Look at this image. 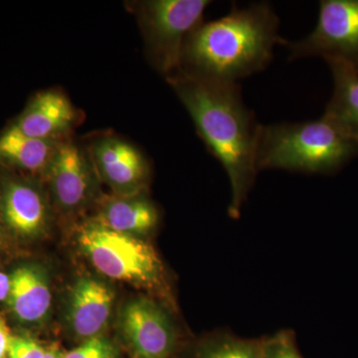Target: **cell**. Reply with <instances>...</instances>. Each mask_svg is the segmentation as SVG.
Masks as SVG:
<instances>
[{
	"label": "cell",
	"instance_id": "obj_14",
	"mask_svg": "<svg viewBox=\"0 0 358 358\" xmlns=\"http://www.w3.org/2000/svg\"><path fill=\"white\" fill-rule=\"evenodd\" d=\"M95 220L115 232L143 238L155 230L159 215L155 204L140 193L107 200Z\"/></svg>",
	"mask_w": 358,
	"mask_h": 358
},
{
	"label": "cell",
	"instance_id": "obj_9",
	"mask_svg": "<svg viewBox=\"0 0 358 358\" xmlns=\"http://www.w3.org/2000/svg\"><path fill=\"white\" fill-rule=\"evenodd\" d=\"M90 157L98 178L103 179L117 196L143 193L150 178V166L138 148L110 136L96 141Z\"/></svg>",
	"mask_w": 358,
	"mask_h": 358
},
{
	"label": "cell",
	"instance_id": "obj_11",
	"mask_svg": "<svg viewBox=\"0 0 358 358\" xmlns=\"http://www.w3.org/2000/svg\"><path fill=\"white\" fill-rule=\"evenodd\" d=\"M115 294L102 280L85 275L71 289L66 320L71 333L88 341L102 336L114 308Z\"/></svg>",
	"mask_w": 358,
	"mask_h": 358
},
{
	"label": "cell",
	"instance_id": "obj_1",
	"mask_svg": "<svg viewBox=\"0 0 358 358\" xmlns=\"http://www.w3.org/2000/svg\"><path fill=\"white\" fill-rule=\"evenodd\" d=\"M194 122L200 138L229 178L230 217L238 218L255 180L256 148L261 124L245 106L241 88L179 71L169 78Z\"/></svg>",
	"mask_w": 358,
	"mask_h": 358
},
{
	"label": "cell",
	"instance_id": "obj_7",
	"mask_svg": "<svg viewBox=\"0 0 358 358\" xmlns=\"http://www.w3.org/2000/svg\"><path fill=\"white\" fill-rule=\"evenodd\" d=\"M119 326L134 358H169L176 348V331L171 315L150 299L127 303Z\"/></svg>",
	"mask_w": 358,
	"mask_h": 358
},
{
	"label": "cell",
	"instance_id": "obj_23",
	"mask_svg": "<svg viewBox=\"0 0 358 358\" xmlns=\"http://www.w3.org/2000/svg\"><path fill=\"white\" fill-rule=\"evenodd\" d=\"M43 358H63V355L59 352L56 346H50V348H46Z\"/></svg>",
	"mask_w": 358,
	"mask_h": 358
},
{
	"label": "cell",
	"instance_id": "obj_18",
	"mask_svg": "<svg viewBox=\"0 0 358 358\" xmlns=\"http://www.w3.org/2000/svg\"><path fill=\"white\" fill-rule=\"evenodd\" d=\"M63 358H117L115 346L103 336L85 341L81 345L70 350Z\"/></svg>",
	"mask_w": 358,
	"mask_h": 358
},
{
	"label": "cell",
	"instance_id": "obj_21",
	"mask_svg": "<svg viewBox=\"0 0 358 358\" xmlns=\"http://www.w3.org/2000/svg\"><path fill=\"white\" fill-rule=\"evenodd\" d=\"M11 336L13 334L9 331L6 322L0 317V358H7Z\"/></svg>",
	"mask_w": 358,
	"mask_h": 358
},
{
	"label": "cell",
	"instance_id": "obj_15",
	"mask_svg": "<svg viewBox=\"0 0 358 358\" xmlns=\"http://www.w3.org/2000/svg\"><path fill=\"white\" fill-rule=\"evenodd\" d=\"M61 141L30 138L11 126L0 136V164L44 174Z\"/></svg>",
	"mask_w": 358,
	"mask_h": 358
},
{
	"label": "cell",
	"instance_id": "obj_4",
	"mask_svg": "<svg viewBox=\"0 0 358 358\" xmlns=\"http://www.w3.org/2000/svg\"><path fill=\"white\" fill-rule=\"evenodd\" d=\"M80 248L101 274L147 288H159L164 271L154 247L143 238L122 234L96 220L82 226Z\"/></svg>",
	"mask_w": 358,
	"mask_h": 358
},
{
	"label": "cell",
	"instance_id": "obj_5",
	"mask_svg": "<svg viewBox=\"0 0 358 358\" xmlns=\"http://www.w3.org/2000/svg\"><path fill=\"white\" fill-rule=\"evenodd\" d=\"M207 0H152L141 4V21L157 69L171 74L182 64L188 35L199 24Z\"/></svg>",
	"mask_w": 358,
	"mask_h": 358
},
{
	"label": "cell",
	"instance_id": "obj_3",
	"mask_svg": "<svg viewBox=\"0 0 358 358\" xmlns=\"http://www.w3.org/2000/svg\"><path fill=\"white\" fill-rule=\"evenodd\" d=\"M357 157L358 141L322 115L315 121L261 124L256 169L329 174Z\"/></svg>",
	"mask_w": 358,
	"mask_h": 358
},
{
	"label": "cell",
	"instance_id": "obj_12",
	"mask_svg": "<svg viewBox=\"0 0 358 358\" xmlns=\"http://www.w3.org/2000/svg\"><path fill=\"white\" fill-rule=\"evenodd\" d=\"M10 280L6 301L14 319L23 326H39L51 310L50 282L46 271L33 264L22 265L13 271Z\"/></svg>",
	"mask_w": 358,
	"mask_h": 358
},
{
	"label": "cell",
	"instance_id": "obj_24",
	"mask_svg": "<svg viewBox=\"0 0 358 358\" xmlns=\"http://www.w3.org/2000/svg\"><path fill=\"white\" fill-rule=\"evenodd\" d=\"M6 225H4L3 220H2L1 211H0V255L2 252V244H3V232Z\"/></svg>",
	"mask_w": 358,
	"mask_h": 358
},
{
	"label": "cell",
	"instance_id": "obj_20",
	"mask_svg": "<svg viewBox=\"0 0 358 358\" xmlns=\"http://www.w3.org/2000/svg\"><path fill=\"white\" fill-rule=\"evenodd\" d=\"M46 348L29 336H13L7 358H43Z\"/></svg>",
	"mask_w": 358,
	"mask_h": 358
},
{
	"label": "cell",
	"instance_id": "obj_13",
	"mask_svg": "<svg viewBox=\"0 0 358 358\" xmlns=\"http://www.w3.org/2000/svg\"><path fill=\"white\" fill-rule=\"evenodd\" d=\"M72 103L57 91H45L33 99L14 128L30 138L60 140L74 124Z\"/></svg>",
	"mask_w": 358,
	"mask_h": 358
},
{
	"label": "cell",
	"instance_id": "obj_16",
	"mask_svg": "<svg viewBox=\"0 0 358 358\" xmlns=\"http://www.w3.org/2000/svg\"><path fill=\"white\" fill-rule=\"evenodd\" d=\"M333 73L334 89L324 117L358 141V72L336 61H327Z\"/></svg>",
	"mask_w": 358,
	"mask_h": 358
},
{
	"label": "cell",
	"instance_id": "obj_19",
	"mask_svg": "<svg viewBox=\"0 0 358 358\" xmlns=\"http://www.w3.org/2000/svg\"><path fill=\"white\" fill-rule=\"evenodd\" d=\"M262 358H301L294 345L293 336L281 331L263 341Z\"/></svg>",
	"mask_w": 358,
	"mask_h": 358
},
{
	"label": "cell",
	"instance_id": "obj_8",
	"mask_svg": "<svg viewBox=\"0 0 358 358\" xmlns=\"http://www.w3.org/2000/svg\"><path fill=\"white\" fill-rule=\"evenodd\" d=\"M44 176L61 211L80 210L96 195L98 174L92 160L69 141H61Z\"/></svg>",
	"mask_w": 358,
	"mask_h": 358
},
{
	"label": "cell",
	"instance_id": "obj_6",
	"mask_svg": "<svg viewBox=\"0 0 358 358\" xmlns=\"http://www.w3.org/2000/svg\"><path fill=\"white\" fill-rule=\"evenodd\" d=\"M289 60L320 56L358 72V0H322L315 29L296 42L286 41Z\"/></svg>",
	"mask_w": 358,
	"mask_h": 358
},
{
	"label": "cell",
	"instance_id": "obj_22",
	"mask_svg": "<svg viewBox=\"0 0 358 358\" xmlns=\"http://www.w3.org/2000/svg\"><path fill=\"white\" fill-rule=\"evenodd\" d=\"M10 275L0 272V301H7L10 293Z\"/></svg>",
	"mask_w": 358,
	"mask_h": 358
},
{
	"label": "cell",
	"instance_id": "obj_17",
	"mask_svg": "<svg viewBox=\"0 0 358 358\" xmlns=\"http://www.w3.org/2000/svg\"><path fill=\"white\" fill-rule=\"evenodd\" d=\"M263 341L221 334L207 339L196 358H262Z\"/></svg>",
	"mask_w": 358,
	"mask_h": 358
},
{
	"label": "cell",
	"instance_id": "obj_2",
	"mask_svg": "<svg viewBox=\"0 0 358 358\" xmlns=\"http://www.w3.org/2000/svg\"><path fill=\"white\" fill-rule=\"evenodd\" d=\"M278 31L279 18L268 2L234 6L227 15L201 23L188 35L182 54L185 72L238 83L267 67L275 44H286Z\"/></svg>",
	"mask_w": 358,
	"mask_h": 358
},
{
	"label": "cell",
	"instance_id": "obj_10",
	"mask_svg": "<svg viewBox=\"0 0 358 358\" xmlns=\"http://www.w3.org/2000/svg\"><path fill=\"white\" fill-rule=\"evenodd\" d=\"M0 211L9 232L22 240L39 238L50 222V205L42 188L21 178H8L0 187Z\"/></svg>",
	"mask_w": 358,
	"mask_h": 358
}]
</instances>
